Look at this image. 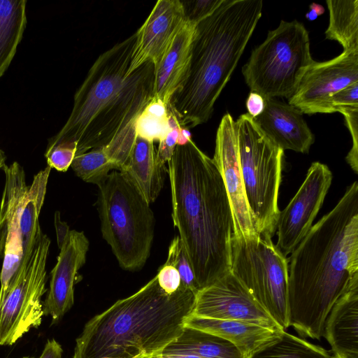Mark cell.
Segmentation results:
<instances>
[{
	"instance_id": "6da1fadb",
	"label": "cell",
	"mask_w": 358,
	"mask_h": 358,
	"mask_svg": "<svg viewBox=\"0 0 358 358\" xmlns=\"http://www.w3.org/2000/svg\"><path fill=\"white\" fill-rule=\"evenodd\" d=\"M136 37L135 32L96 58L74 94L70 115L46 150L70 148L77 156L103 148L119 171L125 165L136 138V120L153 98V63L128 73Z\"/></svg>"
},
{
	"instance_id": "7a4b0ae2",
	"label": "cell",
	"mask_w": 358,
	"mask_h": 358,
	"mask_svg": "<svg viewBox=\"0 0 358 358\" xmlns=\"http://www.w3.org/2000/svg\"><path fill=\"white\" fill-rule=\"evenodd\" d=\"M288 261L289 327L320 340L337 300L358 280V183L309 229Z\"/></svg>"
},
{
	"instance_id": "3957f363",
	"label": "cell",
	"mask_w": 358,
	"mask_h": 358,
	"mask_svg": "<svg viewBox=\"0 0 358 358\" xmlns=\"http://www.w3.org/2000/svg\"><path fill=\"white\" fill-rule=\"evenodd\" d=\"M168 163L172 219L199 290L230 272L231 208L213 159L191 140Z\"/></svg>"
},
{
	"instance_id": "277c9868",
	"label": "cell",
	"mask_w": 358,
	"mask_h": 358,
	"mask_svg": "<svg viewBox=\"0 0 358 358\" xmlns=\"http://www.w3.org/2000/svg\"><path fill=\"white\" fill-rule=\"evenodd\" d=\"M195 299L182 285L166 293L155 276L89 320L76 338L73 358H155L181 334Z\"/></svg>"
},
{
	"instance_id": "5b68a950",
	"label": "cell",
	"mask_w": 358,
	"mask_h": 358,
	"mask_svg": "<svg viewBox=\"0 0 358 358\" xmlns=\"http://www.w3.org/2000/svg\"><path fill=\"white\" fill-rule=\"evenodd\" d=\"M262 8V0H223L196 24L185 77L169 104L181 126L194 127L210 118Z\"/></svg>"
},
{
	"instance_id": "8992f818",
	"label": "cell",
	"mask_w": 358,
	"mask_h": 358,
	"mask_svg": "<svg viewBox=\"0 0 358 358\" xmlns=\"http://www.w3.org/2000/svg\"><path fill=\"white\" fill-rule=\"evenodd\" d=\"M97 200L103 239L124 270L141 269L155 236V218L150 203L122 171H112L98 185Z\"/></svg>"
},
{
	"instance_id": "52a82bcc",
	"label": "cell",
	"mask_w": 358,
	"mask_h": 358,
	"mask_svg": "<svg viewBox=\"0 0 358 358\" xmlns=\"http://www.w3.org/2000/svg\"><path fill=\"white\" fill-rule=\"evenodd\" d=\"M238 155L247 204L257 234L272 238L284 151L273 144L248 113L236 121Z\"/></svg>"
},
{
	"instance_id": "ba28073f",
	"label": "cell",
	"mask_w": 358,
	"mask_h": 358,
	"mask_svg": "<svg viewBox=\"0 0 358 358\" xmlns=\"http://www.w3.org/2000/svg\"><path fill=\"white\" fill-rule=\"evenodd\" d=\"M310 39L304 25L281 20L265 41L252 52L242 73L251 92L264 99L291 98L313 63Z\"/></svg>"
},
{
	"instance_id": "9c48e42d",
	"label": "cell",
	"mask_w": 358,
	"mask_h": 358,
	"mask_svg": "<svg viewBox=\"0 0 358 358\" xmlns=\"http://www.w3.org/2000/svg\"><path fill=\"white\" fill-rule=\"evenodd\" d=\"M230 272L285 331L289 327L288 261L271 238L232 235Z\"/></svg>"
},
{
	"instance_id": "30bf717a",
	"label": "cell",
	"mask_w": 358,
	"mask_h": 358,
	"mask_svg": "<svg viewBox=\"0 0 358 358\" xmlns=\"http://www.w3.org/2000/svg\"><path fill=\"white\" fill-rule=\"evenodd\" d=\"M50 240L42 233L27 250L0 303V345H11L42 322Z\"/></svg>"
},
{
	"instance_id": "8fae6325",
	"label": "cell",
	"mask_w": 358,
	"mask_h": 358,
	"mask_svg": "<svg viewBox=\"0 0 358 358\" xmlns=\"http://www.w3.org/2000/svg\"><path fill=\"white\" fill-rule=\"evenodd\" d=\"M5 185L0 204V303L22 262V213L29 185L23 167L17 162L6 165Z\"/></svg>"
},
{
	"instance_id": "7c38bea8",
	"label": "cell",
	"mask_w": 358,
	"mask_h": 358,
	"mask_svg": "<svg viewBox=\"0 0 358 358\" xmlns=\"http://www.w3.org/2000/svg\"><path fill=\"white\" fill-rule=\"evenodd\" d=\"M332 178V173L326 164L313 162L296 194L280 212L275 245L285 257L291 254L311 228Z\"/></svg>"
},
{
	"instance_id": "4fadbf2b",
	"label": "cell",
	"mask_w": 358,
	"mask_h": 358,
	"mask_svg": "<svg viewBox=\"0 0 358 358\" xmlns=\"http://www.w3.org/2000/svg\"><path fill=\"white\" fill-rule=\"evenodd\" d=\"M355 83H358V51H343L332 59L314 61L288 103L303 114L330 113L331 96Z\"/></svg>"
},
{
	"instance_id": "5bb4252c",
	"label": "cell",
	"mask_w": 358,
	"mask_h": 358,
	"mask_svg": "<svg viewBox=\"0 0 358 358\" xmlns=\"http://www.w3.org/2000/svg\"><path fill=\"white\" fill-rule=\"evenodd\" d=\"M192 315L283 330L231 272L197 292Z\"/></svg>"
},
{
	"instance_id": "9a60e30c",
	"label": "cell",
	"mask_w": 358,
	"mask_h": 358,
	"mask_svg": "<svg viewBox=\"0 0 358 358\" xmlns=\"http://www.w3.org/2000/svg\"><path fill=\"white\" fill-rule=\"evenodd\" d=\"M223 179L229 199L233 236L252 238L257 234L247 204L238 155L236 122L229 113L222 118L216 133L213 158Z\"/></svg>"
},
{
	"instance_id": "2e32d148",
	"label": "cell",
	"mask_w": 358,
	"mask_h": 358,
	"mask_svg": "<svg viewBox=\"0 0 358 358\" xmlns=\"http://www.w3.org/2000/svg\"><path fill=\"white\" fill-rule=\"evenodd\" d=\"M186 21L181 1H157L136 31V43L128 73L148 62L153 63L156 68Z\"/></svg>"
},
{
	"instance_id": "e0dca14e",
	"label": "cell",
	"mask_w": 358,
	"mask_h": 358,
	"mask_svg": "<svg viewBox=\"0 0 358 358\" xmlns=\"http://www.w3.org/2000/svg\"><path fill=\"white\" fill-rule=\"evenodd\" d=\"M89 246V240L83 231L70 230L59 249L43 302L44 315L51 317L52 324L58 323L73 305L76 278L86 262Z\"/></svg>"
},
{
	"instance_id": "ac0fdd59",
	"label": "cell",
	"mask_w": 358,
	"mask_h": 358,
	"mask_svg": "<svg viewBox=\"0 0 358 358\" xmlns=\"http://www.w3.org/2000/svg\"><path fill=\"white\" fill-rule=\"evenodd\" d=\"M265 100L262 114L254 118L263 133L277 147L301 153H308L315 137L294 106L274 99Z\"/></svg>"
},
{
	"instance_id": "d6986e66",
	"label": "cell",
	"mask_w": 358,
	"mask_h": 358,
	"mask_svg": "<svg viewBox=\"0 0 358 358\" xmlns=\"http://www.w3.org/2000/svg\"><path fill=\"white\" fill-rule=\"evenodd\" d=\"M323 336L336 357L358 358V280L331 308Z\"/></svg>"
},
{
	"instance_id": "ffe728a7",
	"label": "cell",
	"mask_w": 358,
	"mask_h": 358,
	"mask_svg": "<svg viewBox=\"0 0 358 358\" xmlns=\"http://www.w3.org/2000/svg\"><path fill=\"white\" fill-rule=\"evenodd\" d=\"M196 25L185 22L155 68L153 97L168 105L185 77Z\"/></svg>"
},
{
	"instance_id": "44dd1931",
	"label": "cell",
	"mask_w": 358,
	"mask_h": 358,
	"mask_svg": "<svg viewBox=\"0 0 358 358\" xmlns=\"http://www.w3.org/2000/svg\"><path fill=\"white\" fill-rule=\"evenodd\" d=\"M184 327L203 331L220 336L234 344L249 358L255 352L279 338L283 330L235 320H218L189 315Z\"/></svg>"
},
{
	"instance_id": "7402d4cb",
	"label": "cell",
	"mask_w": 358,
	"mask_h": 358,
	"mask_svg": "<svg viewBox=\"0 0 358 358\" xmlns=\"http://www.w3.org/2000/svg\"><path fill=\"white\" fill-rule=\"evenodd\" d=\"M164 170L157 162L154 142L136 136L128 161L120 171L136 185L150 204L163 187Z\"/></svg>"
},
{
	"instance_id": "603a6c76",
	"label": "cell",
	"mask_w": 358,
	"mask_h": 358,
	"mask_svg": "<svg viewBox=\"0 0 358 358\" xmlns=\"http://www.w3.org/2000/svg\"><path fill=\"white\" fill-rule=\"evenodd\" d=\"M188 353L201 358H245L227 340L199 329L184 327L181 334L162 354Z\"/></svg>"
},
{
	"instance_id": "cb8c5ba5",
	"label": "cell",
	"mask_w": 358,
	"mask_h": 358,
	"mask_svg": "<svg viewBox=\"0 0 358 358\" xmlns=\"http://www.w3.org/2000/svg\"><path fill=\"white\" fill-rule=\"evenodd\" d=\"M27 1L0 0V78L17 52L26 28Z\"/></svg>"
},
{
	"instance_id": "d4e9b609",
	"label": "cell",
	"mask_w": 358,
	"mask_h": 358,
	"mask_svg": "<svg viewBox=\"0 0 358 358\" xmlns=\"http://www.w3.org/2000/svg\"><path fill=\"white\" fill-rule=\"evenodd\" d=\"M327 39L338 42L343 51H358V1L327 0Z\"/></svg>"
},
{
	"instance_id": "484cf974",
	"label": "cell",
	"mask_w": 358,
	"mask_h": 358,
	"mask_svg": "<svg viewBox=\"0 0 358 358\" xmlns=\"http://www.w3.org/2000/svg\"><path fill=\"white\" fill-rule=\"evenodd\" d=\"M249 358H336L324 348L285 331Z\"/></svg>"
},
{
	"instance_id": "4316f807",
	"label": "cell",
	"mask_w": 358,
	"mask_h": 358,
	"mask_svg": "<svg viewBox=\"0 0 358 358\" xmlns=\"http://www.w3.org/2000/svg\"><path fill=\"white\" fill-rule=\"evenodd\" d=\"M170 130L169 105L153 97L136 120V136L160 142Z\"/></svg>"
},
{
	"instance_id": "83f0119b",
	"label": "cell",
	"mask_w": 358,
	"mask_h": 358,
	"mask_svg": "<svg viewBox=\"0 0 358 358\" xmlns=\"http://www.w3.org/2000/svg\"><path fill=\"white\" fill-rule=\"evenodd\" d=\"M71 167L76 175L83 181L95 184L102 183L117 166L108 157L103 148L87 151L74 157Z\"/></svg>"
},
{
	"instance_id": "f1b7e54d",
	"label": "cell",
	"mask_w": 358,
	"mask_h": 358,
	"mask_svg": "<svg viewBox=\"0 0 358 358\" xmlns=\"http://www.w3.org/2000/svg\"><path fill=\"white\" fill-rule=\"evenodd\" d=\"M165 264L176 268L180 274L182 286L190 289L194 294H197L199 289L196 281L194 273L179 236H175L171 241Z\"/></svg>"
},
{
	"instance_id": "f546056e",
	"label": "cell",
	"mask_w": 358,
	"mask_h": 358,
	"mask_svg": "<svg viewBox=\"0 0 358 358\" xmlns=\"http://www.w3.org/2000/svg\"><path fill=\"white\" fill-rule=\"evenodd\" d=\"M169 124L171 130L166 136L160 142L157 150V160L160 166L165 168V163L172 157L177 146V141L181 125L176 115L169 105Z\"/></svg>"
},
{
	"instance_id": "4dcf8cb0",
	"label": "cell",
	"mask_w": 358,
	"mask_h": 358,
	"mask_svg": "<svg viewBox=\"0 0 358 358\" xmlns=\"http://www.w3.org/2000/svg\"><path fill=\"white\" fill-rule=\"evenodd\" d=\"M337 112L345 117L346 125L352 138V147L346 161L355 173H358V106L339 108Z\"/></svg>"
},
{
	"instance_id": "1f68e13d",
	"label": "cell",
	"mask_w": 358,
	"mask_h": 358,
	"mask_svg": "<svg viewBox=\"0 0 358 358\" xmlns=\"http://www.w3.org/2000/svg\"><path fill=\"white\" fill-rule=\"evenodd\" d=\"M187 21L197 24L212 14L223 0L181 1Z\"/></svg>"
},
{
	"instance_id": "d6a6232c",
	"label": "cell",
	"mask_w": 358,
	"mask_h": 358,
	"mask_svg": "<svg viewBox=\"0 0 358 358\" xmlns=\"http://www.w3.org/2000/svg\"><path fill=\"white\" fill-rule=\"evenodd\" d=\"M44 155L48 166L60 172H66L76 157V150L70 148L56 146L45 150Z\"/></svg>"
},
{
	"instance_id": "836d02e7",
	"label": "cell",
	"mask_w": 358,
	"mask_h": 358,
	"mask_svg": "<svg viewBox=\"0 0 358 358\" xmlns=\"http://www.w3.org/2000/svg\"><path fill=\"white\" fill-rule=\"evenodd\" d=\"M330 113L339 108L358 106V83H355L338 91L329 101Z\"/></svg>"
},
{
	"instance_id": "e575fe53",
	"label": "cell",
	"mask_w": 358,
	"mask_h": 358,
	"mask_svg": "<svg viewBox=\"0 0 358 358\" xmlns=\"http://www.w3.org/2000/svg\"><path fill=\"white\" fill-rule=\"evenodd\" d=\"M159 287L167 294L176 292L181 286L180 274L176 268L164 264L157 274Z\"/></svg>"
},
{
	"instance_id": "d590c367",
	"label": "cell",
	"mask_w": 358,
	"mask_h": 358,
	"mask_svg": "<svg viewBox=\"0 0 358 358\" xmlns=\"http://www.w3.org/2000/svg\"><path fill=\"white\" fill-rule=\"evenodd\" d=\"M248 114L253 119L262 114L265 108V100L258 93L251 92L246 100Z\"/></svg>"
},
{
	"instance_id": "8d00e7d4",
	"label": "cell",
	"mask_w": 358,
	"mask_h": 358,
	"mask_svg": "<svg viewBox=\"0 0 358 358\" xmlns=\"http://www.w3.org/2000/svg\"><path fill=\"white\" fill-rule=\"evenodd\" d=\"M54 224L56 230L57 245L60 249L67 237L70 229L67 223L61 220L59 211H56L55 213Z\"/></svg>"
},
{
	"instance_id": "74e56055",
	"label": "cell",
	"mask_w": 358,
	"mask_h": 358,
	"mask_svg": "<svg viewBox=\"0 0 358 358\" xmlns=\"http://www.w3.org/2000/svg\"><path fill=\"white\" fill-rule=\"evenodd\" d=\"M63 350L55 339L48 340L39 358H62Z\"/></svg>"
},
{
	"instance_id": "f35d334b",
	"label": "cell",
	"mask_w": 358,
	"mask_h": 358,
	"mask_svg": "<svg viewBox=\"0 0 358 358\" xmlns=\"http://www.w3.org/2000/svg\"><path fill=\"white\" fill-rule=\"evenodd\" d=\"M309 8L310 11L306 14V17L310 21L315 20L318 16L324 13V7L316 3H312Z\"/></svg>"
},
{
	"instance_id": "ab89813d",
	"label": "cell",
	"mask_w": 358,
	"mask_h": 358,
	"mask_svg": "<svg viewBox=\"0 0 358 358\" xmlns=\"http://www.w3.org/2000/svg\"><path fill=\"white\" fill-rule=\"evenodd\" d=\"M191 133L185 127L181 126L177 141V145H182L190 141Z\"/></svg>"
},
{
	"instance_id": "60d3db41",
	"label": "cell",
	"mask_w": 358,
	"mask_h": 358,
	"mask_svg": "<svg viewBox=\"0 0 358 358\" xmlns=\"http://www.w3.org/2000/svg\"><path fill=\"white\" fill-rule=\"evenodd\" d=\"M155 358H201L197 355L188 353L161 354Z\"/></svg>"
},
{
	"instance_id": "b9f144b4",
	"label": "cell",
	"mask_w": 358,
	"mask_h": 358,
	"mask_svg": "<svg viewBox=\"0 0 358 358\" xmlns=\"http://www.w3.org/2000/svg\"><path fill=\"white\" fill-rule=\"evenodd\" d=\"M6 156L4 152L0 148V170L3 169L6 164Z\"/></svg>"
},
{
	"instance_id": "7bdbcfd3",
	"label": "cell",
	"mask_w": 358,
	"mask_h": 358,
	"mask_svg": "<svg viewBox=\"0 0 358 358\" xmlns=\"http://www.w3.org/2000/svg\"><path fill=\"white\" fill-rule=\"evenodd\" d=\"M22 358H33V357H22Z\"/></svg>"
},
{
	"instance_id": "ee69618b",
	"label": "cell",
	"mask_w": 358,
	"mask_h": 358,
	"mask_svg": "<svg viewBox=\"0 0 358 358\" xmlns=\"http://www.w3.org/2000/svg\"><path fill=\"white\" fill-rule=\"evenodd\" d=\"M336 358H338V357H336Z\"/></svg>"
}]
</instances>
